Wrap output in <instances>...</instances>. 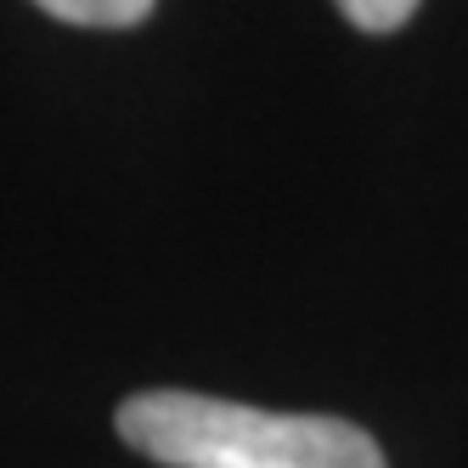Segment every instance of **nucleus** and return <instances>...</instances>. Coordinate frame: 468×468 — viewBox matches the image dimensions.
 Wrapping results in <instances>:
<instances>
[{
  "label": "nucleus",
  "instance_id": "1",
  "mask_svg": "<svg viewBox=\"0 0 468 468\" xmlns=\"http://www.w3.org/2000/svg\"><path fill=\"white\" fill-rule=\"evenodd\" d=\"M119 441L158 468H384L378 441L345 418L260 412L192 389L130 395Z\"/></svg>",
  "mask_w": 468,
  "mask_h": 468
},
{
  "label": "nucleus",
  "instance_id": "2",
  "mask_svg": "<svg viewBox=\"0 0 468 468\" xmlns=\"http://www.w3.org/2000/svg\"><path fill=\"white\" fill-rule=\"evenodd\" d=\"M62 23H85V28H130L153 12V0H35Z\"/></svg>",
  "mask_w": 468,
  "mask_h": 468
},
{
  "label": "nucleus",
  "instance_id": "3",
  "mask_svg": "<svg viewBox=\"0 0 468 468\" xmlns=\"http://www.w3.org/2000/svg\"><path fill=\"white\" fill-rule=\"evenodd\" d=\"M356 28H367V35H389V28H400L412 12H418V0H333Z\"/></svg>",
  "mask_w": 468,
  "mask_h": 468
}]
</instances>
